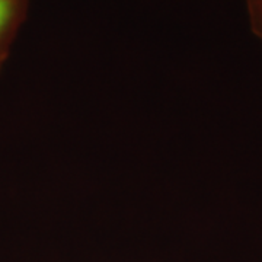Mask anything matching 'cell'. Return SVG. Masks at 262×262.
Here are the masks:
<instances>
[{"instance_id":"1","label":"cell","mask_w":262,"mask_h":262,"mask_svg":"<svg viewBox=\"0 0 262 262\" xmlns=\"http://www.w3.org/2000/svg\"><path fill=\"white\" fill-rule=\"evenodd\" d=\"M28 8L29 0H0V70L28 16Z\"/></svg>"},{"instance_id":"2","label":"cell","mask_w":262,"mask_h":262,"mask_svg":"<svg viewBox=\"0 0 262 262\" xmlns=\"http://www.w3.org/2000/svg\"><path fill=\"white\" fill-rule=\"evenodd\" d=\"M252 34L262 41V0H245Z\"/></svg>"}]
</instances>
